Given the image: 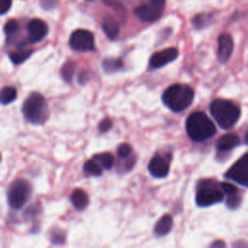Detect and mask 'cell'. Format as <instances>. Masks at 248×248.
<instances>
[{"instance_id":"6da1fadb","label":"cell","mask_w":248,"mask_h":248,"mask_svg":"<svg viewBox=\"0 0 248 248\" xmlns=\"http://www.w3.org/2000/svg\"><path fill=\"white\" fill-rule=\"evenodd\" d=\"M194 90L186 84H172L162 94V101L170 110L179 112L191 106L194 100Z\"/></svg>"},{"instance_id":"7a4b0ae2","label":"cell","mask_w":248,"mask_h":248,"mask_svg":"<svg viewBox=\"0 0 248 248\" xmlns=\"http://www.w3.org/2000/svg\"><path fill=\"white\" fill-rule=\"evenodd\" d=\"M186 132L192 140L203 141L215 135L216 128L205 113L196 111L191 113L186 120Z\"/></svg>"},{"instance_id":"3957f363","label":"cell","mask_w":248,"mask_h":248,"mask_svg":"<svg viewBox=\"0 0 248 248\" xmlns=\"http://www.w3.org/2000/svg\"><path fill=\"white\" fill-rule=\"evenodd\" d=\"M209 111L222 129L232 128L240 117V109L232 102L216 99L211 102Z\"/></svg>"},{"instance_id":"277c9868","label":"cell","mask_w":248,"mask_h":248,"mask_svg":"<svg viewBox=\"0 0 248 248\" xmlns=\"http://www.w3.org/2000/svg\"><path fill=\"white\" fill-rule=\"evenodd\" d=\"M25 120L33 125H41L47 119L48 108L44 96L38 92L31 93L21 108Z\"/></svg>"},{"instance_id":"5b68a950","label":"cell","mask_w":248,"mask_h":248,"mask_svg":"<svg viewBox=\"0 0 248 248\" xmlns=\"http://www.w3.org/2000/svg\"><path fill=\"white\" fill-rule=\"evenodd\" d=\"M224 192L220 186L209 179L202 180L197 188L196 203L200 207H206L219 203L224 200Z\"/></svg>"},{"instance_id":"8992f818","label":"cell","mask_w":248,"mask_h":248,"mask_svg":"<svg viewBox=\"0 0 248 248\" xmlns=\"http://www.w3.org/2000/svg\"><path fill=\"white\" fill-rule=\"evenodd\" d=\"M32 193L31 184L23 179L19 178L15 180L9 187L7 192V200L11 208L20 209L29 201Z\"/></svg>"},{"instance_id":"52a82bcc","label":"cell","mask_w":248,"mask_h":248,"mask_svg":"<svg viewBox=\"0 0 248 248\" xmlns=\"http://www.w3.org/2000/svg\"><path fill=\"white\" fill-rule=\"evenodd\" d=\"M225 177L248 187V152L234 162L225 173Z\"/></svg>"},{"instance_id":"ba28073f","label":"cell","mask_w":248,"mask_h":248,"mask_svg":"<svg viewBox=\"0 0 248 248\" xmlns=\"http://www.w3.org/2000/svg\"><path fill=\"white\" fill-rule=\"evenodd\" d=\"M70 46L80 52L91 51L95 48V41L93 34L84 29H78L72 33L69 40Z\"/></svg>"},{"instance_id":"9c48e42d","label":"cell","mask_w":248,"mask_h":248,"mask_svg":"<svg viewBox=\"0 0 248 248\" xmlns=\"http://www.w3.org/2000/svg\"><path fill=\"white\" fill-rule=\"evenodd\" d=\"M164 0H150L148 4H143L135 9V15L143 22L157 20L163 13Z\"/></svg>"},{"instance_id":"30bf717a","label":"cell","mask_w":248,"mask_h":248,"mask_svg":"<svg viewBox=\"0 0 248 248\" xmlns=\"http://www.w3.org/2000/svg\"><path fill=\"white\" fill-rule=\"evenodd\" d=\"M178 56V50L175 47H169L153 53L149 59V68L151 70L159 69L172 62Z\"/></svg>"},{"instance_id":"8fae6325","label":"cell","mask_w":248,"mask_h":248,"mask_svg":"<svg viewBox=\"0 0 248 248\" xmlns=\"http://www.w3.org/2000/svg\"><path fill=\"white\" fill-rule=\"evenodd\" d=\"M47 25L46 22L39 18L31 19L27 25L28 41L32 44L41 42L47 34Z\"/></svg>"},{"instance_id":"7c38bea8","label":"cell","mask_w":248,"mask_h":248,"mask_svg":"<svg viewBox=\"0 0 248 248\" xmlns=\"http://www.w3.org/2000/svg\"><path fill=\"white\" fill-rule=\"evenodd\" d=\"M233 50V40L230 34L224 33L218 38L217 56L221 63L227 62Z\"/></svg>"},{"instance_id":"4fadbf2b","label":"cell","mask_w":248,"mask_h":248,"mask_svg":"<svg viewBox=\"0 0 248 248\" xmlns=\"http://www.w3.org/2000/svg\"><path fill=\"white\" fill-rule=\"evenodd\" d=\"M169 162L162 156L155 155L148 164L149 173L156 178H164L169 174Z\"/></svg>"},{"instance_id":"5bb4252c","label":"cell","mask_w":248,"mask_h":248,"mask_svg":"<svg viewBox=\"0 0 248 248\" xmlns=\"http://www.w3.org/2000/svg\"><path fill=\"white\" fill-rule=\"evenodd\" d=\"M240 140L235 134H226L218 139L216 141V149L220 152H226L236 147Z\"/></svg>"},{"instance_id":"9a60e30c","label":"cell","mask_w":248,"mask_h":248,"mask_svg":"<svg viewBox=\"0 0 248 248\" xmlns=\"http://www.w3.org/2000/svg\"><path fill=\"white\" fill-rule=\"evenodd\" d=\"M172 225H173L172 217L169 214L163 215L155 224V227H154L155 235L157 236L167 235L171 231Z\"/></svg>"},{"instance_id":"2e32d148","label":"cell","mask_w":248,"mask_h":248,"mask_svg":"<svg viewBox=\"0 0 248 248\" xmlns=\"http://www.w3.org/2000/svg\"><path fill=\"white\" fill-rule=\"evenodd\" d=\"M102 28L107 35V37L110 40H114L119 34V26L117 21L110 16H106L102 22Z\"/></svg>"},{"instance_id":"e0dca14e","label":"cell","mask_w":248,"mask_h":248,"mask_svg":"<svg viewBox=\"0 0 248 248\" xmlns=\"http://www.w3.org/2000/svg\"><path fill=\"white\" fill-rule=\"evenodd\" d=\"M71 202L78 210L84 209L89 203V198L82 189H76L71 195Z\"/></svg>"},{"instance_id":"ac0fdd59","label":"cell","mask_w":248,"mask_h":248,"mask_svg":"<svg viewBox=\"0 0 248 248\" xmlns=\"http://www.w3.org/2000/svg\"><path fill=\"white\" fill-rule=\"evenodd\" d=\"M83 170L85 173L89 175L99 176L103 172V167L96 158H92L84 163Z\"/></svg>"},{"instance_id":"d6986e66","label":"cell","mask_w":248,"mask_h":248,"mask_svg":"<svg viewBox=\"0 0 248 248\" xmlns=\"http://www.w3.org/2000/svg\"><path fill=\"white\" fill-rule=\"evenodd\" d=\"M123 67V63L120 59L106 58L103 61V68L107 74H111L119 71Z\"/></svg>"},{"instance_id":"ffe728a7","label":"cell","mask_w":248,"mask_h":248,"mask_svg":"<svg viewBox=\"0 0 248 248\" xmlns=\"http://www.w3.org/2000/svg\"><path fill=\"white\" fill-rule=\"evenodd\" d=\"M76 70V63L73 61H67L61 68V77L66 82H70L73 78Z\"/></svg>"},{"instance_id":"44dd1931","label":"cell","mask_w":248,"mask_h":248,"mask_svg":"<svg viewBox=\"0 0 248 248\" xmlns=\"http://www.w3.org/2000/svg\"><path fill=\"white\" fill-rule=\"evenodd\" d=\"M16 90L15 87L6 86L1 90V103L3 105H7L12 103L16 98Z\"/></svg>"},{"instance_id":"7402d4cb","label":"cell","mask_w":248,"mask_h":248,"mask_svg":"<svg viewBox=\"0 0 248 248\" xmlns=\"http://www.w3.org/2000/svg\"><path fill=\"white\" fill-rule=\"evenodd\" d=\"M94 158H96L100 162L102 167L106 170H110L114 165V158L110 153L105 152V153L97 154L94 156Z\"/></svg>"},{"instance_id":"603a6c76","label":"cell","mask_w":248,"mask_h":248,"mask_svg":"<svg viewBox=\"0 0 248 248\" xmlns=\"http://www.w3.org/2000/svg\"><path fill=\"white\" fill-rule=\"evenodd\" d=\"M212 20V16L211 15L208 14H202L197 16L194 19H193V24L197 29H202L206 27L208 24H210Z\"/></svg>"},{"instance_id":"cb8c5ba5","label":"cell","mask_w":248,"mask_h":248,"mask_svg":"<svg viewBox=\"0 0 248 248\" xmlns=\"http://www.w3.org/2000/svg\"><path fill=\"white\" fill-rule=\"evenodd\" d=\"M32 54V50H23L20 52H12L9 54L11 61L14 64H20L25 61Z\"/></svg>"},{"instance_id":"d4e9b609","label":"cell","mask_w":248,"mask_h":248,"mask_svg":"<svg viewBox=\"0 0 248 248\" xmlns=\"http://www.w3.org/2000/svg\"><path fill=\"white\" fill-rule=\"evenodd\" d=\"M240 202H241V197L238 195L237 192L227 196L226 204H227V206L229 208L234 209V208H236L240 204Z\"/></svg>"},{"instance_id":"484cf974","label":"cell","mask_w":248,"mask_h":248,"mask_svg":"<svg viewBox=\"0 0 248 248\" xmlns=\"http://www.w3.org/2000/svg\"><path fill=\"white\" fill-rule=\"evenodd\" d=\"M18 30V23L15 19H11L4 25V32L7 36L14 35Z\"/></svg>"},{"instance_id":"4316f807","label":"cell","mask_w":248,"mask_h":248,"mask_svg":"<svg viewBox=\"0 0 248 248\" xmlns=\"http://www.w3.org/2000/svg\"><path fill=\"white\" fill-rule=\"evenodd\" d=\"M133 149L131 147L130 144L128 143H122L118 146L117 148V155L120 157V158H126L128 156L131 155Z\"/></svg>"},{"instance_id":"83f0119b","label":"cell","mask_w":248,"mask_h":248,"mask_svg":"<svg viewBox=\"0 0 248 248\" xmlns=\"http://www.w3.org/2000/svg\"><path fill=\"white\" fill-rule=\"evenodd\" d=\"M112 127V122L109 118H104L102 121H100L98 125V130L101 133H106L108 132L110 128Z\"/></svg>"},{"instance_id":"f1b7e54d","label":"cell","mask_w":248,"mask_h":248,"mask_svg":"<svg viewBox=\"0 0 248 248\" xmlns=\"http://www.w3.org/2000/svg\"><path fill=\"white\" fill-rule=\"evenodd\" d=\"M220 186H221V188H222V190H223V192L226 196H229L231 194L238 192L237 188L235 186H233L232 184H230L228 182H222V183H220Z\"/></svg>"},{"instance_id":"f546056e","label":"cell","mask_w":248,"mask_h":248,"mask_svg":"<svg viewBox=\"0 0 248 248\" xmlns=\"http://www.w3.org/2000/svg\"><path fill=\"white\" fill-rule=\"evenodd\" d=\"M51 241L53 243H62L64 242V237H63V232L58 231L55 232L51 233Z\"/></svg>"},{"instance_id":"4dcf8cb0","label":"cell","mask_w":248,"mask_h":248,"mask_svg":"<svg viewBox=\"0 0 248 248\" xmlns=\"http://www.w3.org/2000/svg\"><path fill=\"white\" fill-rule=\"evenodd\" d=\"M12 6V0H0V13L4 15L10 10Z\"/></svg>"},{"instance_id":"1f68e13d","label":"cell","mask_w":248,"mask_h":248,"mask_svg":"<svg viewBox=\"0 0 248 248\" xmlns=\"http://www.w3.org/2000/svg\"><path fill=\"white\" fill-rule=\"evenodd\" d=\"M41 5L44 9L50 10L56 6V0H41Z\"/></svg>"},{"instance_id":"d6a6232c","label":"cell","mask_w":248,"mask_h":248,"mask_svg":"<svg viewBox=\"0 0 248 248\" xmlns=\"http://www.w3.org/2000/svg\"><path fill=\"white\" fill-rule=\"evenodd\" d=\"M211 246H212V247H215V246H225V244H224L222 241L219 240V241H216V242L212 243Z\"/></svg>"},{"instance_id":"836d02e7","label":"cell","mask_w":248,"mask_h":248,"mask_svg":"<svg viewBox=\"0 0 248 248\" xmlns=\"http://www.w3.org/2000/svg\"><path fill=\"white\" fill-rule=\"evenodd\" d=\"M244 142L246 143V144H248V131L246 132V134H245V137H244Z\"/></svg>"}]
</instances>
